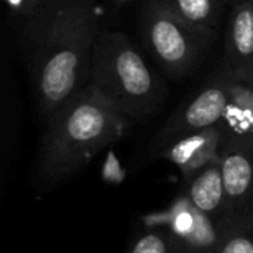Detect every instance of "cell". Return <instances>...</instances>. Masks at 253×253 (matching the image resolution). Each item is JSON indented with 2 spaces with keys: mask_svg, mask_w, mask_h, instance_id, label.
<instances>
[{
  "mask_svg": "<svg viewBox=\"0 0 253 253\" xmlns=\"http://www.w3.org/2000/svg\"><path fill=\"white\" fill-rule=\"evenodd\" d=\"M99 33L95 0H61L27 49L37 110L44 122L89 84L90 58Z\"/></svg>",
  "mask_w": 253,
  "mask_h": 253,
  "instance_id": "1",
  "label": "cell"
},
{
  "mask_svg": "<svg viewBox=\"0 0 253 253\" xmlns=\"http://www.w3.org/2000/svg\"><path fill=\"white\" fill-rule=\"evenodd\" d=\"M46 123L39 173L46 184H61L79 173L99 151L122 139L133 122L87 84Z\"/></svg>",
  "mask_w": 253,
  "mask_h": 253,
  "instance_id": "2",
  "label": "cell"
},
{
  "mask_svg": "<svg viewBox=\"0 0 253 253\" xmlns=\"http://www.w3.org/2000/svg\"><path fill=\"white\" fill-rule=\"evenodd\" d=\"M89 84L132 122L151 116L165 96L163 83L138 47L125 33L114 30H101L96 39Z\"/></svg>",
  "mask_w": 253,
  "mask_h": 253,
  "instance_id": "3",
  "label": "cell"
},
{
  "mask_svg": "<svg viewBox=\"0 0 253 253\" xmlns=\"http://www.w3.org/2000/svg\"><path fill=\"white\" fill-rule=\"evenodd\" d=\"M141 28L151 55L176 79L193 71L216 36L178 18L159 0H145Z\"/></svg>",
  "mask_w": 253,
  "mask_h": 253,
  "instance_id": "4",
  "label": "cell"
},
{
  "mask_svg": "<svg viewBox=\"0 0 253 253\" xmlns=\"http://www.w3.org/2000/svg\"><path fill=\"white\" fill-rule=\"evenodd\" d=\"M231 86L233 74L224 67L170 116L157 135V150L176 139L222 125L231 101Z\"/></svg>",
  "mask_w": 253,
  "mask_h": 253,
  "instance_id": "5",
  "label": "cell"
},
{
  "mask_svg": "<svg viewBox=\"0 0 253 253\" xmlns=\"http://www.w3.org/2000/svg\"><path fill=\"white\" fill-rule=\"evenodd\" d=\"M222 222L194 208L185 196L154 218V225L168 230L173 253H215L221 240Z\"/></svg>",
  "mask_w": 253,
  "mask_h": 253,
  "instance_id": "6",
  "label": "cell"
},
{
  "mask_svg": "<svg viewBox=\"0 0 253 253\" xmlns=\"http://www.w3.org/2000/svg\"><path fill=\"white\" fill-rule=\"evenodd\" d=\"M219 165L228 218L253 213V135L225 132Z\"/></svg>",
  "mask_w": 253,
  "mask_h": 253,
  "instance_id": "7",
  "label": "cell"
},
{
  "mask_svg": "<svg viewBox=\"0 0 253 253\" xmlns=\"http://www.w3.org/2000/svg\"><path fill=\"white\" fill-rule=\"evenodd\" d=\"M224 136V125H219L165 145L159 150V156L172 162L187 178L200 168L219 160Z\"/></svg>",
  "mask_w": 253,
  "mask_h": 253,
  "instance_id": "8",
  "label": "cell"
},
{
  "mask_svg": "<svg viewBox=\"0 0 253 253\" xmlns=\"http://www.w3.org/2000/svg\"><path fill=\"white\" fill-rule=\"evenodd\" d=\"M225 67L246 82H253V4L240 1L233 6L225 39Z\"/></svg>",
  "mask_w": 253,
  "mask_h": 253,
  "instance_id": "9",
  "label": "cell"
},
{
  "mask_svg": "<svg viewBox=\"0 0 253 253\" xmlns=\"http://www.w3.org/2000/svg\"><path fill=\"white\" fill-rule=\"evenodd\" d=\"M184 196L200 212L216 221L228 218V203L219 160L212 162L185 178Z\"/></svg>",
  "mask_w": 253,
  "mask_h": 253,
  "instance_id": "10",
  "label": "cell"
},
{
  "mask_svg": "<svg viewBox=\"0 0 253 253\" xmlns=\"http://www.w3.org/2000/svg\"><path fill=\"white\" fill-rule=\"evenodd\" d=\"M61 0H3L12 19L18 24L25 50L52 18Z\"/></svg>",
  "mask_w": 253,
  "mask_h": 253,
  "instance_id": "11",
  "label": "cell"
},
{
  "mask_svg": "<svg viewBox=\"0 0 253 253\" xmlns=\"http://www.w3.org/2000/svg\"><path fill=\"white\" fill-rule=\"evenodd\" d=\"M185 22L216 33L225 9L222 0H159Z\"/></svg>",
  "mask_w": 253,
  "mask_h": 253,
  "instance_id": "12",
  "label": "cell"
},
{
  "mask_svg": "<svg viewBox=\"0 0 253 253\" xmlns=\"http://www.w3.org/2000/svg\"><path fill=\"white\" fill-rule=\"evenodd\" d=\"M222 125L227 133L253 135V82L233 76L231 101Z\"/></svg>",
  "mask_w": 253,
  "mask_h": 253,
  "instance_id": "13",
  "label": "cell"
},
{
  "mask_svg": "<svg viewBox=\"0 0 253 253\" xmlns=\"http://www.w3.org/2000/svg\"><path fill=\"white\" fill-rule=\"evenodd\" d=\"M215 253H253V213L230 216L222 222Z\"/></svg>",
  "mask_w": 253,
  "mask_h": 253,
  "instance_id": "14",
  "label": "cell"
},
{
  "mask_svg": "<svg viewBox=\"0 0 253 253\" xmlns=\"http://www.w3.org/2000/svg\"><path fill=\"white\" fill-rule=\"evenodd\" d=\"M127 253H173L170 236L165 227L154 225L133 242Z\"/></svg>",
  "mask_w": 253,
  "mask_h": 253,
  "instance_id": "15",
  "label": "cell"
},
{
  "mask_svg": "<svg viewBox=\"0 0 253 253\" xmlns=\"http://www.w3.org/2000/svg\"><path fill=\"white\" fill-rule=\"evenodd\" d=\"M114 6H122V4H125V3H127V1H130V0H110Z\"/></svg>",
  "mask_w": 253,
  "mask_h": 253,
  "instance_id": "16",
  "label": "cell"
},
{
  "mask_svg": "<svg viewBox=\"0 0 253 253\" xmlns=\"http://www.w3.org/2000/svg\"><path fill=\"white\" fill-rule=\"evenodd\" d=\"M222 1H225L227 4H228V3H233V4H236V3H237V0H222Z\"/></svg>",
  "mask_w": 253,
  "mask_h": 253,
  "instance_id": "17",
  "label": "cell"
},
{
  "mask_svg": "<svg viewBox=\"0 0 253 253\" xmlns=\"http://www.w3.org/2000/svg\"><path fill=\"white\" fill-rule=\"evenodd\" d=\"M240 1H248V3H252L253 4V0H237V3H240Z\"/></svg>",
  "mask_w": 253,
  "mask_h": 253,
  "instance_id": "18",
  "label": "cell"
}]
</instances>
